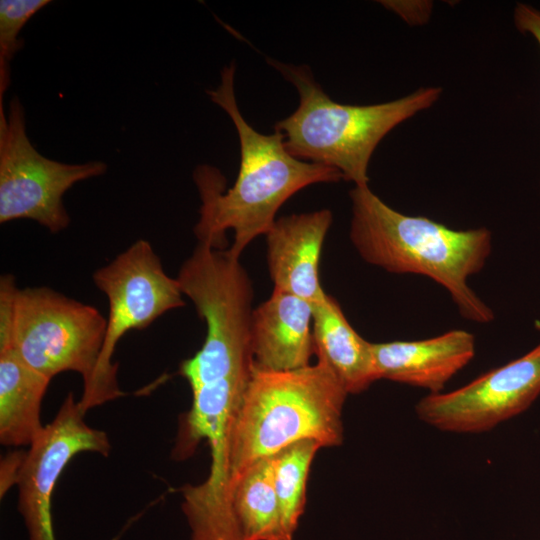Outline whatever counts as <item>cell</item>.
<instances>
[{"label": "cell", "instance_id": "cell-10", "mask_svg": "<svg viewBox=\"0 0 540 540\" xmlns=\"http://www.w3.org/2000/svg\"><path fill=\"white\" fill-rule=\"evenodd\" d=\"M332 219L328 209L276 219L265 235L273 290L299 296L312 304L326 296L320 283L319 263Z\"/></svg>", "mask_w": 540, "mask_h": 540}, {"label": "cell", "instance_id": "cell-17", "mask_svg": "<svg viewBox=\"0 0 540 540\" xmlns=\"http://www.w3.org/2000/svg\"><path fill=\"white\" fill-rule=\"evenodd\" d=\"M50 3V0L0 1V104L10 85L11 61L23 47L19 34L29 19Z\"/></svg>", "mask_w": 540, "mask_h": 540}, {"label": "cell", "instance_id": "cell-20", "mask_svg": "<svg viewBox=\"0 0 540 540\" xmlns=\"http://www.w3.org/2000/svg\"><path fill=\"white\" fill-rule=\"evenodd\" d=\"M25 452L14 451L7 454L1 461L0 467V494L1 497L8 489L17 484Z\"/></svg>", "mask_w": 540, "mask_h": 540}, {"label": "cell", "instance_id": "cell-7", "mask_svg": "<svg viewBox=\"0 0 540 540\" xmlns=\"http://www.w3.org/2000/svg\"><path fill=\"white\" fill-rule=\"evenodd\" d=\"M94 285L106 296L108 317L99 364L105 403L124 395L118 383V365L112 358L120 339L142 330L170 310L185 305L176 278L164 270L151 243L139 239L112 261L94 271Z\"/></svg>", "mask_w": 540, "mask_h": 540}, {"label": "cell", "instance_id": "cell-9", "mask_svg": "<svg viewBox=\"0 0 540 540\" xmlns=\"http://www.w3.org/2000/svg\"><path fill=\"white\" fill-rule=\"evenodd\" d=\"M86 412L69 392L55 417L28 446L17 481L18 511L29 540H56L52 496L71 459L90 452L107 457L108 435L85 421Z\"/></svg>", "mask_w": 540, "mask_h": 540}, {"label": "cell", "instance_id": "cell-14", "mask_svg": "<svg viewBox=\"0 0 540 540\" xmlns=\"http://www.w3.org/2000/svg\"><path fill=\"white\" fill-rule=\"evenodd\" d=\"M51 379L10 349L0 350V443L29 446L41 433V406Z\"/></svg>", "mask_w": 540, "mask_h": 540}, {"label": "cell", "instance_id": "cell-2", "mask_svg": "<svg viewBox=\"0 0 540 540\" xmlns=\"http://www.w3.org/2000/svg\"><path fill=\"white\" fill-rule=\"evenodd\" d=\"M350 240L372 265L397 274H417L444 287L461 316L489 323L494 313L469 287L491 252L487 228L455 230L424 216L405 215L387 205L368 185L355 186Z\"/></svg>", "mask_w": 540, "mask_h": 540}, {"label": "cell", "instance_id": "cell-5", "mask_svg": "<svg viewBox=\"0 0 540 540\" xmlns=\"http://www.w3.org/2000/svg\"><path fill=\"white\" fill-rule=\"evenodd\" d=\"M106 325L92 305L47 286L20 288L12 274L0 277V350H13L50 379L79 373L85 412L105 403L99 364Z\"/></svg>", "mask_w": 540, "mask_h": 540}, {"label": "cell", "instance_id": "cell-4", "mask_svg": "<svg viewBox=\"0 0 540 540\" xmlns=\"http://www.w3.org/2000/svg\"><path fill=\"white\" fill-rule=\"evenodd\" d=\"M299 94V105L275 124L295 158L337 169L355 186L368 185V166L381 140L396 126L430 108L439 87H422L396 100L350 105L332 100L306 66L269 60Z\"/></svg>", "mask_w": 540, "mask_h": 540}, {"label": "cell", "instance_id": "cell-8", "mask_svg": "<svg viewBox=\"0 0 540 540\" xmlns=\"http://www.w3.org/2000/svg\"><path fill=\"white\" fill-rule=\"evenodd\" d=\"M539 395L540 343L456 390L428 394L417 402L415 412L443 432L482 433L521 414Z\"/></svg>", "mask_w": 540, "mask_h": 540}, {"label": "cell", "instance_id": "cell-6", "mask_svg": "<svg viewBox=\"0 0 540 540\" xmlns=\"http://www.w3.org/2000/svg\"><path fill=\"white\" fill-rule=\"evenodd\" d=\"M101 161L67 164L41 155L26 131L25 112L13 97L0 104V223L30 219L51 233L71 222L63 195L74 184L104 174Z\"/></svg>", "mask_w": 540, "mask_h": 540}, {"label": "cell", "instance_id": "cell-3", "mask_svg": "<svg viewBox=\"0 0 540 540\" xmlns=\"http://www.w3.org/2000/svg\"><path fill=\"white\" fill-rule=\"evenodd\" d=\"M347 395L320 362L290 371H269L254 364L229 440L231 500L237 482L256 461L305 439L321 447L341 445Z\"/></svg>", "mask_w": 540, "mask_h": 540}, {"label": "cell", "instance_id": "cell-13", "mask_svg": "<svg viewBox=\"0 0 540 540\" xmlns=\"http://www.w3.org/2000/svg\"><path fill=\"white\" fill-rule=\"evenodd\" d=\"M313 343L318 362L334 373L348 394L361 393L378 380L372 343L354 330L328 294L313 304Z\"/></svg>", "mask_w": 540, "mask_h": 540}, {"label": "cell", "instance_id": "cell-1", "mask_svg": "<svg viewBox=\"0 0 540 540\" xmlns=\"http://www.w3.org/2000/svg\"><path fill=\"white\" fill-rule=\"evenodd\" d=\"M234 75V63L225 66L219 85L207 90V94L236 128L239 172L233 186L225 191V178L219 170L207 164L196 168L193 176L201 207L194 233L198 243L224 249L226 231L232 230L234 241L229 249L240 256L252 240L266 235L276 221L277 211L291 196L312 184L338 182L343 175L333 167L293 157L280 131H256L239 110Z\"/></svg>", "mask_w": 540, "mask_h": 540}, {"label": "cell", "instance_id": "cell-19", "mask_svg": "<svg viewBox=\"0 0 540 540\" xmlns=\"http://www.w3.org/2000/svg\"><path fill=\"white\" fill-rule=\"evenodd\" d=\"M514 22L518 30L533 36L540 46V10L519 3L514 10Z\"/></svg>", "mask_w": 540, "mask_h": 540}, {"label": "cell", "instance_id": "cell-16", "mask_svg": "<svg viewBox=\"0 0 540 540\" xmlns=\"http://www.w3.org/2000/svg\"><path fill=\"white\" fill-rule=\"evenodd\" d=\"M321 445L310 439L297 441L273 455L274 485L282 523L293 539L306 502V483L316 452Z\"/></svg>", "mask_w": 540, "mask_h": 540}, {"label": "cell", "instance_id": "cell-12", "mask_svg": "<svg viewBox=\"0 0 540 540\" xmlns=\"http://www.w3.org/2000/svg\"><path fill=\"white\" fill-rule=\"evenodd\" d=\"M251 346L254 364L260 369L290 371L309 366L314 354L313 304L273 290L253 309Z\"/></svg>", "mask_w": 540, "mask_h": 540}, {"label": "cell", "instance_id": "cell-18", "mask_svg": "<svg viewBox=\"0 0 540 540\" xmlns=\"http://www.w3.org/2000/svg\"><path fill=\"white\" fill-rule=\"evenodd\" d=\"M381 3L410 24H423L429 19L432 11V3L428 1H382Z\"/></svg>", "mask_w": 540, "mask_h": 540}, {"label": "cell", "instance_id": "cell-11", "mask_svg": "<svg viewBox=\"0 0 540 540\" xmlns=\"http://www.w3.org/2000/svg\"><path fill=\"white\" fill-rule=\"evenodd\" d=\"M377 379L442 393L446 383L475 355V338L465 330H451L415 341L372 343Z\"/></svg>", "mask_w": 540, "mask_h": 540}, {"label": "cell", "instance_id": "cell-15", "mask_svg": "<svg viewBox=\"0 0 540 540\" xmlns=\"http://www.w3.org/2000/svg\"><path fill=\"white\" fill-rule=\"evenodd\" d=\"M242 540H293L286 533L274 485L273 456L251 465L232 496Z\"/></svg>", "mask_w": 540, "mask_h": 540}]
</instances>
